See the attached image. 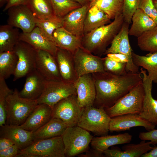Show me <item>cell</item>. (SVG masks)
<instances>
[{
	"mask_svg": "<svg viewBox=\"0 0 157 157\" xmlns=\"http://www.w3.org/2000/svg\"><path fill=\"white\" fill-rule=\"evenodd\" d=\"M92 74L96 90L95 102L98 107L112 106L142 81L139 72L116 75L105 71Z\"/></svg>",
	"mask_w": 157,
	"mask_h": 157,
	"instance_id": "obj_1",
	"label": "cell"
},
{
	"mask_svg": "<svg viewBox=\"0 0 157 157\" xmlns=\"http://www.w3.org/2000/svg\"><path fill=\"white\" fill-rule=\"evenodd\" d=\"M124 22L122 14L110 24L85 34L82 39V47L91 53H104L106 47L120 30Z\"/></svg>",
	"mask_w": 157,
	"mask_h": 157,
	"instance_id": "obj_2",
	"label": "cell"
},
{
	"mask_svg": "<svg viewBox=\"0 0 157 157\" xmlns=\"http://www.w3.org/2000/svg\"><path fill=\"white\" fill-rule=\"evenodd\" d=\"M38 104L37 100L20 97L17 89H15L6 98V124L22 125Z\"/></svg>",
	"mask_w": 157,
	"mask_h": 157,
	"instance_id": "obj_3",
	"label": "cell"
},
{
	"mask_svg": "<svg viewBox=\"0 0 157 157\" xmlns=\"http://www.w3.org/2000/svg\"><path fill=\"white\" fill-rule=\"evenodd\" d=\"M144 97L142 81L113 105L104 109L111 118L128 114H139L142 109Z\"/></svg>",
	"mask_w": 157,
	"mask_h": 157,
	"instance_id": "obj_4",
	"label": "cell"
},
{
	"mask_svg": "<svg viewBox=\"0 0 157 157\" xmlns=\"http://www.w3.org/2000/svg\"><path fill=\"white\" fill-rule=\"evenodd\" d=\"M62 136L33 141L16 157H65Z\"/></svg>",
	"mask_w": 157,
	"mask_h": 157,
	"instance_id": "obj_5",
	"label": "cell"
},
{
	"mask_svg": "<svg viewBox=\"0 0 157 157\" xmlns=\"http://www.w3.org/2000/svg\"><path fill=\"white\" fill-rule=\"evenodd\" d=\"M111 118L103 107L84 108L77 126L97 135H107Z\"/></svg>",
	"mask_w": 157,
	"mask_h": 157,
	"instance_id": "obj_6",
	"label": "cell"
},
{
	"mask_svg": "<svg viewBox=\"0 0 157 157\" xmlns=\"http://www.w3.org/2000/svg\"><path fill=\"white\" fill-rule=\"evenodd\" d=\"M65 157H72L86 151L93 136L77 126L68 127L62 136Z\"/></svg>",
	"mask_w": 157,
	"mask_h": 157,
	"instance_id": "obj_7",
	"label": "cell"
},
{
	"mask_svg": "<svg viewBox=\"0 0 157 157\" xmlns=\"http://www.w3.org/2000/svg\"><path fill=\"white\" fill-rule=\"evenodd\" d=\"M76 94L74 83L62 80H47L44 91L37 100L38 104H45L52 108L62 99Z\"/></svg>",
	"mask_w": 157,
	"mask_h": 157,
	"instance_id": "obj_8",
	"label": "cell"
},
{
	"mask_svg": "<svg viewBox=\"0 0 157 157\" xmlns=\"http://www.w3.org/2000/svg\"><path fill=\"white\" fill-rule=\"evenodd\" d=\"M84 108L77 101V95H73L59 101L52 108V118L62 119L68 127L77 126Z\"/></svg>",
	"mask_w": 157,
	"mask_h": 157,
	"instance_id": "obj_9",
	"label": "cell"
},
{
	"mask_svg": "<svg viewBox=\"0 0 157 157\" xmlns=\"http://www.w3.org/2000/svg\"><path fill=\"white\" fill-rule=\"evenodd\" d=\"M13 50L18 57L13 75V81H15L36 69L37 50L28 43L21 40L15 45Z\"/></svg>",
	"mask_w": 157,
	"mask_h": 157,
	"instance_id": "obj_10",
	"label": "cell"
},
{
	"mask_svg": "<svg viewBox=\"0 0 157 157\" xmlns=\"http://www.w3.org/2000/svg\"><path fill=\"white\" fill-rule=\"evenodd\" d=\"M129 24L124 22L122 27L115 35L111 43L110 47L104 54L111 53H120L126 56L128 60L126 65V72H139V67L134 63L132 58V50L129 40Z\"/></svg>",
	"mask_w": 157,
	"mask_h": 157,
	"instance_id": "obj_11",
	"label": "cell"
},
{
	"mask_svg": "<svg viewBox=\"0 0 157 157\" xmlns=\"http://www.w3.org/2000/svg\"><path fill=\"white\" fill-rule=\"evenodd\" d=\"M73 55L78 77L86 74L105 71L102 58L82 47L77 49Z\"/></svg>",
	"mask_w": 157,
	"mask_h": 157,
	"instance_id": "obj_12",
	"label": "cell"
},
{
	"mask_svg": "<svg viewBox=\"0 0 157 157\" xmlns=\"http://www.w3.org/2000/svg\"><path fill=\"white\" fill-rule=\"evenodd\" d=\"M8 24L29 33L36 26V18L26 5L11 7L8 10Z\"/></svg>",
	"mask_w": 157,
	"mask_h": 157,
	"instance_id": "obj_13",
	"label": "cell"
},
{
	"mask_svg": "<svg viewBox=\"0 0 157 157\" xmlns=\"http://www.w3.org/2000/svg\"><path fill=\"white\" fill-rule=\"evenodd\" d=\"M74 84L79 106L83 108L92 106L96 99V90L92 74L78 77Z\"/></svg>",
	"mask_w": 157,
	"mask_h": 157,
	"instance_id": "obj_14",
	"label": "cell"
},
{
	"mask_svg": "<svg viewBox=\"0 0 157 157\" xmlns=\"http://www.w3.org/2000/svg\"><path fill=\"white\" fill-rule=\"evenodd\" d=\"M142 75V83L144 90V97L142 109L140 116L155 126L157 125V100L152 95V80L147 74L146 71L140 69Z\"/></svg>",
	"mask_w": 157,
	"mask_h": 157,
	"instance_id": "obj_15",
	"label": "cell"
},
{
	"mask_svg": "<svg viewBox=\"0 0 157 157\" xmlns=\"http://www.w3.org/2000/svg\"><path fill=\"white\" fill-rule=\"evenodd\" d=\"M153 124L141 117L138 114H128L111 118L109 130L111 132L129 130L133 127L142 126L149 131L155 128Z\"/></svg>",
	"mask_w": 157,
	"mask_h": 157,
	"instance_id": "obj_16",
	"label": "cell"
},
{
	"mask_svg": "<svg viewBox=\"0 0 157 157\" xmlns=\"http://www.w3.org/2000/svg\"><path fill=\"white\" fill-rule=\"evenodd\" d=\"M36 69L47 80H61L55 57L47 51L37 50Z\"/></svg>",
	"mask_w": 157,
	"mask_h": 157,
	"instance_id": "obj_17",
	"label": "cell"
},
{
	"mask_svg": "<svg viewBox=\"0 0 157 157\" xmlns=\"http://www.w3.org/2000/svg\"><path fill=\"white\" fill-rule=\"evenodd\" d=\"M33 132L27 131L20 125L5 124L0 126V137L8 138L20 150L23 149L33 142Z\"/></svg>",
	"mask_w": 157,
	"mask_h": 157,
	"instance_id": "obj_18",
	"label": "cell"
},
{
	"mask_svg": "<svg viewBox=\"0 0 157 157\" xmlns=\"http://www.w3.org/2000/svg\"><path fill=\"white\" fill-rule=\"evenodd\" d=\"M89 3L70 12L63 18V27L75 36L82 39L84 33L85 19Z\"/></svg>",
	"mask_w": 157,
	"mask_h": 157,
	"instance_id": "obj_19",
	"label": "cell"
},
{
	"mask_svg": "<svg viewBox=\"0 0 157 157\" xmlns=\"http://www.w3.org/2000/svg\"><path fill=\"white\" fill-rule=\"evenodd\" d=\"M19 40L28 43L37 50L47 51L55 57L57 48L56 44L48 39L37 26H35L29 33H21Z\"/></svg>",
	"mask_w": 157,
	"mask_h": 157,
	"instance_id": "obj_20",
	"label": "cell"
},
{
	"mask_svg": "<svg viewBox=\"0 0 157 157\" xmlns=\"http://www.w3.org/2000/svg\"><path fill=\"white\" fill-rule=\"evenodd\" d=\"M62 81L74 83L78 78L73 54L67 50L57 47L55 56Z\"/></svg>",
	"mask_w": 157,
	"mask_h": 157,
	"instance_id": "obj_21",
	"label": "cell"
},
{
	"mask_svg": "<svg viewBox=\"0 0 157 157\" xmlns=\"http://www.w3.org/2000/svg\"><path fill=\"white\" fill-rule=\"evenodd\" d=\"M26 76L25 84L19 95L24 98L37 100L42 94L47 80L36 69Z\"/></svg>",
	"mask_w": 157,
	"mask_h": 157,
	"instance_id": "obj_22",
	"label": "cell"
},
{
	"mask_svg": "<svg viewBox=\"0 0 157 157\" xmlns=\"http://www.w3.org/2000/svg\"><path fill=\"white\" fill-rule=\"evenodd\" d=\"M52 108L44 104H38L25 122L20 125L33 132L44 125L52 118Z\"/></svg>",
	"mask_w": 157,
	"mask_h": 157,
	"instance_id": "obj_23",
	"label": "cell"
},
{
	"mask_svg": "<svg viewBox=\"0 0 157 157\" xmlns=\"http://www.w3.org/2000/svg\"><path fill=\"white\" fill-rule=\"evenodd\" d=\"M151 145L150 141L146 142L142 140L138 144H131L123 146L122 147L123 151L119 148L112 147L104 151L103 154L107 157H140L154 148Z\"/></svg>",
	"mask_w": 157,
	"mask_h": 157,
	"instance_id": "obj_24",
	"label": "cell"
},
{
	"mask_svg": "<svg viewBox=\"0 0 157 157\" xmlns=\"http://www.w3.org/2000/svg\"><path fill=\"white\" fill-rule=\"evenodd\" d=\"M67 127L61 119L52 118L45 124L33 132V142L62 136Z\"/></svg>",
	"mask_w": 157,
	"mask_h": 157,
	"instance_id": "obj_25",
	"label": "cell"
},
{
	"mask_svg": "<svg viewBox=\"0 0 157 157\" xmlns=\"http://www.w3.org/2000/svg\"><path fill=\"white\" fill-rule=\"evenodd\" d=\"M53 37L57 47L67 50L72 54L77 49L82 47V38L74 35L63 27L54 31Z\"/></svg>",
	"mask_w": 157,
	"mask_h": 157,
	"instance_id": "obj_26",
	"label": "cell"
},
{
	"mask_svg": "<svg viewBox=\"0 0 157 157\" xmlns=\"http://www.w3.org/2000/svg\"><path fill=\"white\" fill-rule=\"evenodd\" d=\"M132 139V136L126 133L116 135H105L93 138L91 142L92 148L103 153L110 147L129 143Z\"/></svg>",
	"mask_w": 157,
	"mask_h": 157,
	"instance_id": "obj_27",
	"label": "cell"
},
{
	"mask_svg": "<svg viewBox=\"0 0 157 157\" xmlns=\"http://www.w3.org/2000/svg\"><path fill=\"white\" fill-rule=\"evenodd\" d=\"M132 24L129 30V35L137 38L157 25L154 20L142 10L138 8L131 19Z\"/></svg>",
	"mask_w": 157,
	"mask_h": 157,
	"instance_id": "obj_28",
	"label": "cell"
},
{
	"mask_svg": "<svg viewBox=\"0 0 157 157\" xmlns=\"http://www.w3.org/2000/svg\"><path fill=\"white\" fill-rule=\"evenodd\" d=\"M20 33L18 28L8 24L0 26V53L12 51L19 41Z\"/></svg>",
	"mask_w": 157,
	"mask_h": 157,
	"instance_id": "obj_29",
	"label": "cell"
},
{
	"mask_svg": "<svg viewBox=\"0 0 157 157\" xmlns=\"http://www.w3.org/2000/svg\"><path fill=\"white\" fill-rule=\"evenodd\" d=\"M132 56L135 64L146 69L153 82L157 83V51L150 52L145 56H140L132 52Z\"/></svg>",
	"mask_w": 157,
	"mask_h": 157,
	"instance_id": "obj_30",
	"label": "cell"
},
{
	"mask_svg": "<svg viewBox=\"0 0 157 157\" xmlns=\"http://www.w3.org/2000/svg\"><path fill=\"white\" fill-rule=\"evenodd\" d=\"M110 20L104 12L96 6H89L85 19L84 34L105 25Z\"/></svg>",
	"mask_w": 157,
	"mask_h": 157,
	"instance_id": "obj_31",
	"label": "cell"
},
{
	"mask_svg": "<svg viewBox=\"0 0 157 157\" xmlns=\"http://www.w3.org/2000/svg\"><path fill=\"white\" fill-rule=\"evenodd\" d=\"M26 5L37 19H48L56 16L50 0H27Z\"/></svg>",
	"mask_w": 157,
	"mask_h": 157,
	"instance_id": "obj_32",
	"label": "cell"
},
{
	"mask_svg": "<svg viewBox=\"0 0 157 157\" xmlns=\"http://www.w3.org/2000/svg\"><path fill=\"white\" fill-rule=\"evenodd\" d=\"M18 60V56L13 50L0 52V77L6 79L14 75Z\"/></svg>",
	"mask_w": 157,
	"mask_h": 157,
	"instance_id": "obj_33",
	"label": "cell"
},
{
	"mask_svg": "<svg viewBox=\"0 0 157 157\" xmlns=\"http://www.w3.org/2000/svg\"><path fill=\"white\" fill-rule=\"evenodd\" d=\"M123 3V0H94L89 3V6H96L110 19H114L122 14Z\"/></svg>",
	"mask_w": 157,
	"mask_h": 157,
	"instance_id": "obj_34",
	"label": "cell"
},
{
	"mask_svg": "<svg viewBox=\"0 0 157 157\" xmlns=\"http://www.w3.org/2000/svg\"><path fill=\"white\" fill-rule=\"evenodd\" d=\"M138 45L142 51H157V25L137 38Z\"/></svg>",
	"mask_w": 157,
	"mask_h": 157,
	"instance_id": "obj_35",
	"label": "cell"
},
{
	"mask_svg": "<svg viewBox=\"0 0 157 157\" xmlns=\"http://www.w3.org/2000/svg\"><path fill=\"white\" fill-rule=\"evenodd\" d=\"M36 26L38 27L48 39L54 42L53 33L56 29L63 27V18L55 16L52 18L48 19H36Z\"/></svg>",
	"mask_w": 157,
	"mask_h": 157,
	"instance_id": "obj_36",
	"label": "cell"
},
{
	"mask_svg": "<svg viewBox=\"0 0 157 157\" xmlns=\"http://www.w3.org/2000/svg\"><path fill=\"white\" fill-rule=\"evenodd\" d=\"M55 15L63 18L71 11L82 6L72 0H50Z\"/></svg>",
	"mask_w": 157,
	"mask_h": 157,
	"instance_id": "obj_37",
	"label": "cell"
},
{
	"mask_svg": "<svg viewBox=\"0 0 157 157\" xmlns=\"http://www.w3.org/2000/svg\"><path fill=\"white\" fill-rule=\"evenodd\" d=\"M13 90L7 85L5 79L0 77V126L6 124V103L7 97Z\"/></svg>",
	"mask_w": 157,
	"mask_h": 157,
	"instance_id": "obj_38",
	"label": "cell"
},
{
	"mask_svg": "<svg viewBox=\"0 0 157 157\" xmlns=\"http://www.w3.org/2000/svg\"><path fill=\"white\" fill-rule=\"evenodd\" d=\"M105 71L116 75H122L126 73V63L118 62L107 56L102 58Z\"/></svg>",
	"mask_w": 157,
	"mask_h": 157,
	"instance_id": "obj_39",
	"label": "cell"
},
{
	"mask_svg": "<svg viewBox=\"0 0 157 157\" xmlns=\"http://www.w3.org/2000/svg\"><path fill=\"white\" fill-rule=\"evenodd\" d=\"M140 0H123L122 15L124 21L129 24L131 23L132 17L138 8Z\"/></svg>",
	"mask_w": 157,
	"mask_h": 157,
	"instance_id": "obj_40",
	"label": "cell"
},
{
	"mask_svg": "<svg viewBox=\"0 0 157 157\" xmlns=\"http://www.w3.org/2000/svg\"><path fill=\"white\" fill-rule=\"evenodd\" d=\"M138 8L153 19L157 24V11L153 0H140Z\"/></svg>",
	"mask_w": 157,
	"mask_h": 157,
	"instance_id": "obj_41",
	"label": "cell"
},
{
	"mask_svg": "<svg viewBox=\"0 0 157 157\" xmlns=\"http://www.w3.org/2000/svg\"><path fill=\"white\" fill-rule=\"evenodd\" d=\"M139 138L142 140H149L151 144H157V129H154L146 132H140Z\"/></svg>",
	"mask_w": 157,
	"mask_h": 157,
	"instance_id": "obj_42",
	"label": "cell"
},
{
	"mask_svg": "<svg viewBox=\"0 0 157 157\" xmlns=\"http://www.w3.org/2000/svg\"><path fill=\"white\" fill-rule=\"evenodd\" d=\"M20 149L14 144L6 149L0 151V157H16Z\"/></svg>",
	"mask_w": 157,
	"mask_h": 157,
	"instance_id": "obj_43",
	"label": "cell"
},
{
	"mask_svg": "<svg viewBox=\"0 0 157 157\" xmlns=\"http://www.w3.org/2000/svg\"><path fill=\"white\" fill-rule=\"evenodd\" d=\"M106 56L118 62L127 63L128 61L127 56L125 55L120 53H111L106 54Z\"/></svg>",
	"mask_w": 157,
	"mask_h": 157,
	"instance_id": "obj_44",
	"label": "cell"
},
{
	"mask_svg": "<svg viewBox=\"0 0 157 157\" xmlns=\"http://www.w3.org/2000/svg\"><path fill=\"white\" fill-rule=\"evenodd\" d=\"M27 1V0H6V3L3 11H6L11 7L14 6L26 5Z\"/></svg>",
	"mask_w": 157,
	"mask_h": 157,
	"instance_id": "obj_45",
	"label": "cell"
},
{
	"mask_svg": "<svg viewBox=\"0 0 157 157\" xmlns=\"http://www.w3.org/2000/svg\"><path fill=\"white\" fill-rule=\"evenodd\" d=\"M93 149L92 150L87 151L85 154H81L77 156H78L82 157H100L105 156L103 153L100 152L97 150Z\"/></svg>",
	"mask_w": 157,
	"mask_h": 157,
	"instance_id": "obj_46",
	"label": "cell"
},
{
	"mask_svg": "<svg viewBox=\"0 0 157 157\" xmlns=\"http://www.w3.org/2000/svg\"><path fill=\"white\" fill-rule=\"evenodd\" d=\"M9 139L3 137L0 138V151L4 150L14 144Z\"/></svg>",
	"mask_w": 157,
	"mask_h": 157,
	"instance_id": "obj_47",
	"label": "cell"
},
{
	"mask_svg": "<svg viewBox=\"0 0 157 157\" xmlns=\"http://www.w3.org/2000/svg\"><path fill=\"white\" fill-rule=\"evenodd\" d=\"M141 157H157V146L148 152L142 155Z\"/></svg>",
	"mask_w": 157,
	"mask_h": 157,
	"instance_id": "obj_48",
	"label": "cell"
},
{
	"mask_svg": "<svg viewBox=\"0 0 157 157\" xmlns=\"http://www.w3.org/2000/svg\"><path fill=\"white\" fill-rule=\"evenodd\" d=\"M73 1L77 2L81 4L82 6H83L86 4L88 3L87 0H72Z\"/></svg>",
	"mask_w": 157,
	"mask_h": 157,
	"instance_id": "obj_49",
	"label": "cell"
},
{
	"mask_svg": "<svg viewBox=\"0 0 157 157\" xmlns=\"http://www.w3.org/2000/svg\"><path fill=\"white\" fill-rule=\"evenodd\" d=\"M6 0H0V7H2L5 4H6Z\"/></svg>",
	"mask_w": 157,
	"mask_h": 157,
	"instance_id": "obj_50",
	"label": "cell"
},
{
	"mask_svg": "<svg viewBox=\"0 0 157 157\" xmlns=\"http://www.w3.org/2000/svg\"><path fill=\"white\" fill-rule=\"evenodd\" d=\"M157 11V1H153Z\"/></svg>",
	"mask_w": 157,
	"mask_h": 157,
	"instance_id": "obj_51",
	"label": "cell"
},
{
	"mask_svg": "<svg viewBox=\"0 0 157 157\" xmlns=\"http://www.w3.org/2000/svg\"><path fill=\"white\" fill-rule=\"evenodd\" d=\"M94 0H87V1L88 3H89L90 2L93 1Z\"/></svg>",
	"mask_w": 157,
	"mask_h": 157,
	"instance_id": "obj_52",
	"label": "cell"
},
{
	"mask_svg": "<svg viewBox=\"0 0 157 157\" xmlns=\"http://www.w3.org/2000/svg\"><path fill=\"white\" fill-rule=\"evenodd\" d=\"M153 1H157V0H153Z\"/></svg>",
	"mask_w": 157,
	"mask_h": 157,
	"instance_id": "obj_53",
	"label": "cell"
}]
</instances>
